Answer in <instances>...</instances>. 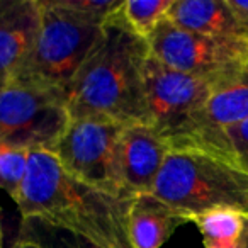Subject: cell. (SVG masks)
Wrapping results in <instances>:
<instances>
[{
	"label": "cell",
	"mask_w": 248,
	"mask_h": 248,
	"mask_svg": "<svg viewBox=\"0 0 248 248\" xmlns=\"http://www.w3.org/2000/svg\"><path fill=\"white\" fill-rule=\"evenodd\" d=\"M173 0H124L119 14L129 29L141 38H148L153 29L167 17Z\"/></svg>",
	"instance_id": "2e32d148"
},
{
	"label": "cell",
	"mask_w": 248,
	"mask_h": 248,
	"mask_svg": "<svg viewBox=\"0 0 248 248\" xmlns=\"http://www.w3.org/2000/svg\"><path fill=\"white\" fill-rule=\"evenodd\" d=\"M247 248H248V247H247Z\"/></svg>",
	"instance_id": "603a6c76"
},
{
	"label": "cell",
	"mask_w": 248,
	"mask_h": 248,
	"mask_svg": "<svg viewBox=\"0 0 248 248\" xmlns=\"http://www.w3.org/2000/svg\"><path fill=\"white\" fill-rule=\"evenodd\" d=\"M131 201L75 179L51 152L34 150L16 204L22 217H38L106 248H133L128 233Z\"/></svg>",
	"instance_id": "6da1fadb"
},
{
	"label": "cell",
	"mask_w": 248,
	"mask_h": 248,
	"mask_svg": "<svg viewBox=\"0 0 248 248\" xmlns=\"http://www.w3.org/2000/svg\"><path fill=\"white\" fill-rule=\"evenodd\" d=\"M189 223L182 214L153 194H140L131 201L128 233L133 248H162L173 231Z\"/></svg>",
	"instance_id": "4fadbf2b"
},
{
	"label": "cell",
	"mask_w": 248,
	"mask_h": 248,
	"mask_svg": "<svg viewBox=\"0 0 248 248\" xmlns=\"http://www.w3.org/2000/svg\"><path fill=\"white\" fill-rule=\"evenodd\" d=\"M2 243H4V238H2V224H0V248H2Z\"/></svg>",
	"instance_id": "44dd1931"
},
{
	"label": "cell",
	"mask_w": 248,
	"mask_h": 248,
	"mask_svg": "<svg viewBox=\"0 0 248 248\" xmlns=\"http://www.w3.org/2000/svg\"><path fill=\"white\" fill-rule=\"evenodd\" d=\"M19 241L38 245L39 248H106L85 236L60 226H53L38 217H22Z\"/></svg>",
	"instance_id": "9a60e30c"
},
{
	"label": "cell",
	"mask_w": 248,
	"mask_h": 248,
	"mask_svg": "<svg viewBox=\"0 0 248 248\" xmlns=\"http://www.w3.org/2000/svg\"><path fill=\"white\" fill-rule=\"evenodd\" d=\"M123 129V124L112 121L72 119L51 153L75 179L110 196L133 199L121 177Z\"/></svg>",
	"instance_id": "52a82bcc"
},
{
	"label": "cell",
	"mask_w": 248,
	"mask_h": 248,
	"mask_svg": "<svg viewBox=\"0 0 248 248\" xmlns=\"http://www.w3.org/2000/svg\"><path fill=\"white\" fill-rule=\"evenodd\" d=\"M219 155L233 160L248 172V119L228 128L221 136Z\"/></svg>",
	"instance_id": "ac0fdd59"
},
{
	"label": "cell",
	"mask_w": 248,
	"mask_h": 248,
	"mask_svg": "<svg viewBox=\"0 0 248 248\" xmlns=\"http://www.w3.org/2000/svg\"><path fill=\"white\" fill-rule=\"evenodd\" d=\"M11 248H39L38 245H32V243H28V241H16Z\"/></svg>",
	"instance_id": "ffe728a7"
},
{
	"label": "cell",
	"mask_w": 248,
	"mask_h": 248,
	"mask_svg": "<svg viewBox=\"0 0 248 248\" xmlns=\"http://www.w3.org/2000/svg\"><path fill=\"white\" fill-rule=\"evenodd\" d=\"M204 248H247L248 216L236 211L217 209L194 217Z\"/></svg>",
	"instance_id": "5bb4252c"
},
{
	"label": "cell",
	"mask_w": 248,
	"mask_h": 248,
	"mask_svg": "<svg viewBox=\"0 0 248 248\" xmlns=\"http://www.w3.org/2000/svg\"><path fill=\"white\" fill-rule=\"evenodd\" d=\"M167 19L197 34L248 45V31L228 0H173Z\"/></svg>",
	"instance_id": "7c38bea8"
},
{
	"label": "cell",
	"mask_w": 248,
	"mask_h": 248,
	"mask_svg": "<svg viewBox=\"0 0 248 248\" xmlns=\"http://www.w3.org/2000/svg\"><path fill=\"white\" fill-rule=\"evenodd\" d=\"M152 194L187 221L217 209L248 216V172L196 146L170 148Z\"/></svg>",
	"instance_id": "3957f363"
},
{
	"label": "cell",
	"mask_w": 248,
	"mask_h": 248,
	"mask_svg": "<svg viewBox=\"0 0 248 248\" xmlns=\"http://www.w3.org/2000/svg\"><path fill=\"white\" fill-rule=\"evenodd\" d=\"M41 24L39 0H0V92L19 75Z\"/></svg>",
	"instance_id": "30bf717a"
},
{
	"label": "cell",
	"mask_w": 248,
	"mask_h": 248,
	"mask_svg": "<svg viewBox=\"0 0 248 248\" xmlns=\"http://www.w3.org/2000/svg\"><path fill=\"white\" fill-rule=\"evenodd\" d=\"M41 24L31 55L14 82L65 92L104 36V22L63 7L58 0H39Z\"/></svg>",
	"instance_id": "277c9868"
},
{
	"label": "cell",
	"mask_w": 248,
	"mask_h": 248,
	"mask_svg": "<svg viewBox=\"0 0 248 248\" xmlns=\"http://www.w3.org/2000/svg\"><path fill=\"white\" fill-rule=\"evenodd\" d=\"M31 152L11 145H0V189L17 199L24 184Z\"/></svg>",
	"instance_id": "e0dca14e"
},
{
	"label": "cell",
	"mask_w": 248,
	"mask_h": 248,
	"mask_svg": "<svg viewBox=\"0 0 248 248\" xmlns=\"http://www.w3.org/2000/svg\"><path fill=\"white\" fill-rule=\"evenodd\" d=\"M230 7L233 9L238 21L243 24V28L248 31V0H228Z\"/></svg>",
	"instance_id": "d6986e66"
},
{
	"label": "cell",
	"mask_w": 248,
	"mask_h": 248,
	"mask_svg": "<svg viewBox=\"0 0 248 248\" xmlns=\"http://www.w3.org/2000/svg\"><path fill=\"white\" fill-rule=\"evenodd\" d=\"M70 121L60 89L12 82L0 92V145L53 152Z\"/></svg>",
	"instance_id": "8992f818"
},
{
	"label": "cell",
	"mask_w": 248,
	"mask_h": 248,
	"mask_svg": "<svg viewBox=\"0 0 248 248\" xmlns=\"http://www.w3.org/2000/svg\"><path fill=\"white\" fill-rule=\"evenodd\" d=\"M150 55L163 65L211 80H226L248 65V45L187 31L163 19L146 38Z\"/></svg>",
	"instance_id": "ba28073f"
},
{
	"label": "cell",
	"mask_w": 248,
	"mask_h": 248,
	"mask_svg": "<svg viewBox=\"0 0 248 248\" xmlns=\"http://www.w3.org/2000/svg\"><path fill=\"white\" fill-rule=\"evenodd\" d=\"M170 146L148 124L124 126L119 143L121 177L133 197L152 194Z\"/></svg>",
	"instance_id": "8fae6325"
},
{
	"label": "cell",
	"mask_w": 248,
	"mask_h": 248,
	"mask_svg": "<svg viewBox=\"0 0 248 248\" xmlns=\"http://www.w3.org/2000/svg\"><path fill=\"white\" fill-rule=\"evenodd\" d=\"M221 82L224 80L177 72L148 55L143 65L148 126L169 143L170 148L187 145L197 112Z\"/></svg>",
	"instance_id": "5b68a950"
},
{
	"label": "cell",
	"mask_w": 248,
	"mask_h": 248,
	"mask_svg": "<svg viewBox=\"0 0 248 248\" xmlns=\"http://www.w3.org/2000/svg\"><path fill=\"white\" fill-rule=\"evenodd\" d=\"M148 55L146 39L126 26L117 9L104 22L100 43L65 89L70 119L148 124L143 85Z\"/></svg>",
	"instance_id": "7a4b0ae2"
},
{
	"label": "cell",
	"mask_w": 248,
	"mask_h": 248,
	"mask_svg": "<svg viewBox=\"0 0 248 248\" xmlns=\"http://www.w3.org/2000/svg\"><path fill=\"white\" fill-rule=\"evenodd\" d=\"M248 119V68L221 82L197 112L187 145L219 153L221 136L228 128ZM182 148V146H179Z\"/></svg>",
	"instance_id": "9c48e42d"
},
{
	"label": "cell",
	"mask_w": 248,
	"mask_h": 248,
	"mask_svg": "<svg viewBox=\"0 0 248 248\" xmlns=\"http://www.w3.org/2000/svg\"><path fill=\"white\" fill-rule=\"evenodd\" d=\"M247 68H248V65H247Z\"/></svg>",
	"instance_id": "7402d4cb"
}]
</instances>
